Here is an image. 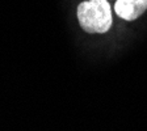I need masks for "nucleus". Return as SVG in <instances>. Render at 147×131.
Returning a JSON list of instances; mask_svg holds the SVG:
<instances>
[{
	"mask_svg": "<svg viewBox=\"0 0 147 131\" xmlns=\"http://www.w3.org/2000/svg\"><path fill=\"white\" fill-rule=\"evenodd\" d=\"M78 21L87 33H107L112 26V8L108 0H87L78 5Z\"/></svg>",
	"mask_w": 147,
	"mask_h": 131,
	"instance_id": "obj_1",
	"label": "nucleus"
},
{
	"mask_svg": "<svg viewBox=\"0 0 147 131\" xmlns=\"http://www.w3.org/2000/svg\"><path fill=\"white\" fill-rule=\"evenodd\" d=\"M147 11V0H117L114 12L119 18L134 21Z\"/></svg>",
	"mask_w": 147,
	"mask_h": 131,
	"instance_id": "obj_2",
	"label": "nucleus"
}]
</instances>
